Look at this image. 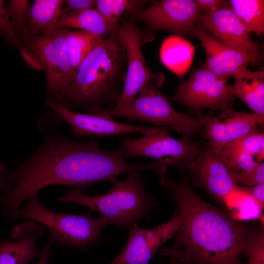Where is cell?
Instances as JSON below:
<instances>
[{
	"label": "cell",
	"mask_w": 264,
	"mask_h": 264,
	"mask_svg": "<svg viewBox=\"0 0 264 264\" xmlns=\"http://www.w3.org/2000/svg\"><path fill=\"white\" fill-rule=\"evenodd\" d=\"M200 14L195 0H162L127 11L123 16L142 22L149 33L165 30L183 38L192 37V29L198 24Z\"/></svg>",
	"instance_id": "11"
},
{
	"label": "cell",
	"mask_w": 264,
	"mask_h": 264,
	"mask_svg": "<svg viewBox=\"0 0 264 264\" xmlns=\"http://www.w3.org/2000/svg\"><path fill=\"white\" fill-rule=\"evenodd\" d=\"M66 47L72 69L76 71L85 58L102 39L90 33L65 28Z\"/></svg>",
	"instance_id": "24"
},
{
	"label": "cell",
	"mask_w": 264,
	"mask_h": 264,
	"mask_svg": "<svg viewBox=\"0 0 264 264\" xmlns=\"http://www.w3.org/2000/svg\"><path fill=\"white\" fill-rule=\"evenodd\" d=\"M107 193L94 196L84 194L80 188L66 192L58 200L64 203H74L99 212L108 221L119 229L130 228L140 220L148 218L157 205L155 199L146 192L141 172L132 171L126 179H116Z\"/></svg>",
	"instance_id": "4"
},
{
	"label": "cell",
	"mask_w": 264,
	"mask_h": 264,
	"mask_svg": "<svg viewBox=\"0 0 264 264\" xmlns=\"http://www.w3.org/2000/svg\"><path fill=\"white\" fill-rule=\"evenodd\" d=\"M159 182L170 193L180 218L174 243L161 251L172 264H243L253 230L207 203L184 175L178 181L161 176Z\"/></svg>",
	"instance_id": "2"
},
{
	"label": "cell",
	"mask_w": 264,
	"mask_h": 264,
	"mask_svg": "<svg viewBox=\"0 0 264 264\" xmlns=\"http://www.w3.org/2000/svg\"><path fill=\"white\" fill-rule=\"evenodd\" d=\"M118 36L126 51V71L119 100L109 109L112 111L129 106L147 84L154 83L161 86L164 80L161 74H156L150 69L145 60L141 48L142 33L135 21L128 19L119 22Z\"/></svg>",
	"instance_id": "10"
},
{
	"label": "cell",
	"mask_w": 264,
	"mask_h": 264,
	"mask_svg": "<svg viewBox=\"0 0 264 264\" xmlns=\"http://www.w3.org/2000/svg\"><path fill=\"white\" fill-rule=\"evenodd\" d=\"M230 6L246 28L257 36L264 33V0H230Z\"/></svg>",
	"instance_id": "25"
},
{
	"label": "cell",
	"mask_w": 264,
	"mask_h": 264,
	"mask_svg": "<svg viewBox=\"0 0 264 264\" xmlns=\"http://www.w3.org/2000/svg\"><path fill=\"white\" fill-rule=\"evenodd\" d=\"M179 223L176 210L170 220L153 228L133 223L124 248L110 264H148L160 246L175 236Z\"/></svg>",
	"instance_id": "14"
},
{
	"label": "cell",
	"mask_w": 264,
	"mask_h": 264,
	"mask_svg": "<svg viewBox=\"0 0 264 264\" xmlns=\"http://www.w3.org/2000/svg\"><path fill=\"white\" fill-rule=\"evenodd\" d=\"M53 243L48 242L40 249L39 259L37 264H47L48 257Z\"/></svg>",
	"instance_id": "34"
},
{
	"label": "cell",
	"mask_w": 264,
	"mask_h": 264,
	"mask_svg": "<svg viewBox=\"0 0 264 264\" xmlns=\"http://www.w3.org/2000/svg\"><path fill=\"white\" fill-rule=\"evenodd\" d=\"M202 127L204 139L217 151L225 145L264 125V114L240 112L232 109L217 116L197 114Z\"/></svg>",
	"instance_id": "12"
},
{
	"label": "cell",
	"mask_w": 264,
	"mask_h": 264,
	"mask_svg": "<svg viewBox=\"0 0 264 264\" xmlns=\"http://www.w3.org/2000/svg\"><path fill=\"white\" fill-rule=\"evenodd\" d=\"M195 46L183 37L174 35L162 44L161 57L165 65L178 76L190 68L195 54Z\"/></svg>",
	"instance_id": "22"
},
{
	"label": "cell",
	"mask_w": 264,
	"mask_h": 264,
	"mask_svg": "<svg viewBox=\"0 0 264 264\" xmlns=\"http://www.w3.org/2000/svg\"><path fill=\"white\" fill-rule=\"evenodd\" d=\"M260 227L253 231L246 245L244 255L246 264H264V221H260Z\"/></svg>",
	"instance_id": "29"
},
{
	"label": "cell",
	"mask_w": 264,
	"mask_h": 264,
	"mask_svg": "<svg viewBox=\"0 0 264 264\" xmlns=\"http://www.w3.org/2000/svg\"><path fill=\"white\" fill-rule=\"evenodd\" d=\"M96 3V0H65L62 8L61 16L74 11L95 9Z\"/></svg>",
	"instance_id": "31"
},
{
	"label": "cell",
	"mask_w": 264,
	"mask_h": 264,
	"mask_svg": "<svg viewBox=\"0 0 264 264\" xmlns=\"http://www.w3.org/2000/svg\"><path fill=\"white\" fill-rule=\"evenodd\" d=\"M44 104L69 126L77 138L112 136L132 133H139L143 135L151 133L157 127L128 125L116 122L110 116L76 112L63 106L54 99L45 98Z\"/></svg>",
	"instance_id": "13"
},
{
	"label": "cell",
	"mask_w": 264,
	"mask_h": 264,
	"mask_svg": "<svg viewBox=\"0 0 264 264\" xmlns=\"http://www.w3.org/2000/svg\"><path fill=\"white\" fill-rule=\"evenodd\" d=\"M44 141L33 154L17 167L0 162V207L8 218L28 198L51 184L76 188L111 182L123 174L147 171V163L125 161L121 149L104 151L98 141H73L42 120Z\"/></svg>",
	"instance_id": "1"
},
{
	"label": "cell",
	"mask_w": 264,
	"mask_h": 264,
	"mask_svg": "<svg viewBox=\"0 0 264 264\" xmlns=\"http://www.w3.org/2000/svg\"><path fill=\"white\" fill-rule=\"evenodd\" d=\"M195 1L201 12H212L230 7L229 0H195Z\"/></svg>",
	"instance_id": "32"
},
{
	"label": "cell",
	"mask_w": 264,
	"mask_h": 264,
	"mask_svg": "<svg viewBox=\"0 0 264 264\" xmlns=\"http://www.w3.org/2000/svg\"><path fill=\"white\" fill-rule=\"evenodd\" d=\"M227 81L201 66L192 70L189 78L181 82L169 99L197 115L205 109L228 110L232 109L235 97Z\"/></svg>",
	"instance_id": "9"
},
{
	"label": "cell",
	"mask_w": 264,
	"mask_h": 264,
	"mask_svg": "<svg viewBox=\"0 0 264 264\" xmlns=\"http://www.w3.org/2000/svg\"><path fill=\"white\" fill-rule=\"evenodd\" d=\"M44 227L35 221L14 226L11 232L12 241L0 244V264H27L39 256L40 250L36 243L44 234Z\"/></svg>",
	"instance_id": "18"
},
{
	"label": "cell",
	"mask_w": 264,
	"mask_h": 264,
	"mask_svg": "<svg viewBox=\"0 0 264 264\" xmlns=\"http://www.w3.org/2000/svg\"><path fill=\"white\" fill-rule=\"evenodd\" d=\"M55 27L75 28L102 39L108 37L113 30L96 9L76 10L62 15L56 22Z\"/></svg>",
	"instance_id": "20"
},
{
	"label": "cell",
	"mask_w": 264,
	"mask_h": 264,
	"mask_svg": "<svg viewBox=\"0 0 264 264\" xmlns=\"http://www.w3.org/2000/svg\"><path fill=\"white\" fill-rule=\"evenodd\" d=\"M187 170L192 184L204 189L222 203L237 186L222 160L207 143H202Z\"/></svg>",
	"instance_id": "15"
},
{
	"label": "cell",
	"mask_w": 264,
	"mask_h": 264,
	"mask_svg": "<svg viewBox=\"0 0 264 264\" xmlns=\"http://www.w3.org/2000/svg\"><path fill=\"white\" fill-rule=\"evenodd\" d=\"M0 35L9 46H14L20 51L23 60L32 69H42L41 65L35 56L21 42L7 14L4 1L0 0Z\"/></svg>",
	"instance_id": "27"
},
{
	"label": "cell",
	"mask_w": 264,
	"mask_h": 264,
	"mask_svg": "<svg viewBox=\"0 0 264 264\" xmlns=\"http://www.w3.org/2000/svg\"><path fill=\"white\" fill-rule=\"evenodd\" d=\"M247 191L263 207L264 205V184L241 186Z\"/></svg>",
	"instance_id": "33"
},
{
	"label": "cell",
	"mask_w": 264,
	"mask_h": 264,
	"mask_svg": "<svg viewBox=\"0 0 264 264\" xmlns=\"http://www.w3.org/2000/svg\"><path fill=\"white\" fill-rule=\"evenodd\" d=\"M230 85L235 97L243 101L254 113L264 114V71H252L247 67L238 70Z\"/></svg>",
	"instance_id": "19"
},
{
	"label": "cell",
	"mask_w": 264,
	"mask_h": 264,
	"mask_svg": "<svg viewBox=\"0 0 264 264\" xmlns=\"http://www.w3.org/2000/svg\"><path fill=\"white\" fill-rule=\"evenodd\" d=\"M227 212L235 220L241 221L260 219L264 207L247 191L237 185L222 201Z\"/></svg>",
	"instance_id": "23"
},
{
	"label": "cell",
	"mask_w": 264,
	"mask_h": 264,
	"mask_svg": "<svg viewBox=\"0 0 264 264\" xmlns=\"http://www.w3.org/2000/svg\"><path fill=\"white\" fill-rule=\"evenodd\" d=\"M160 87L154 83L148 84L127 107L115 111L105 109L99 114L124 117L132 122L140 121L155 126L171 127L181 134V137L192 139L196 133L202 131L199 120L176 110L161 91Z\"/></svg>",
	"instance_id": "6"
},
{
	"label": "cell",
	"mask_w": 264,
	"mask_h": 264,
	"mask_svg": "<svg viewBox=\"0 0 264 264\" xmlns=\"http://www.w3.org/2000/svg\"><path fill=\"white\" fill-rule=\"evenodd\" d=\"M8 218L14 221L26 219L40 222L49 230L48 242L64 247H76L85 251L103 240L104 228L109 225L102 216L92 218L55 212L44 205L35 193Z\"/></svg>",
	"instance_id": "5"
},
{
	"label": "cell",
	"mask_w": 264,
	"mask_h": 264,
	"mask_svg": "<svg viewBox=\"0 0 264 264\" xmlns=\"http://www.w3.org/2000/svg\"><path fill=\"white\" fill-rule=\"evenodd\" d=\"M18 38L35 56L44 71L47 85L45 98H54L70 86L76 73L69 61L65 28L55 27L42 35L29 33Z\"/></svg>",
	"instance_id": "8"
},
{
	"label": "cell",
	"mask_w": 264,
	"mask_h": 264,
	"mask_svg": "<svg viewBox=\"0 0 264 264\" xmlns=\"http://www.w3.org/2000/svg\"><path fill=\"white\" fill-rule=\"evenodd\" d=\"M150 0H96L95 9L112 29L117 27L121 17L127 11L147 6Z\"/></svg>",
	"instance_id": "26"
},
{
	"label": "cell",
	"mask_w": 264,
	"mask_h": 264,
	"mask_svg": "<svg viewBox=\"0 0 264 264\" xmlns=\"http://www.w3.org/2000/svg\"><path fill=\"white\" fill-rule=\"evenodd\" d=\"M229 171V170H228ZM230 176L236 185L251 186L264 184V163H259L251 171L240 172L229 171Z\"/></svg>",
	"instance_id": "30"
},
{
	"label": "cell",
	"mask_w": 264,
	"mask_h": 264,
	"mask_svg": "<svg viewBox=\"0 0 264 264\" xmlns=\"http://www.w3.org/2000/svg\"><path fill=\"white\" fill-rule=\"evenodd\" d=\"M119 23L101 39L79 66L73 82L54 98L63 106L99 114L118 102L126 71V53L118 36Z\"/></svg>",
	"instance_id": "3"
},
{
	"label": "cell",
	"mask_w": 264,
	"mask_h": 264,
	"mask_svg": "<svg viewBox=\"0 0 264 264\" xmlns=\"http://www.w3.org/2000/svg\"><path fill=\"white\" fill-rule=\"evenodd\" d=\"M198 24L220 42L245 54L262 58L259 43L252 39L231 7L201 12Z\"/></svg>",
	"instance_id": "16"
},
{
	"label": "cell",
	"mask_w": 264,
	"mask_h": 264,
	"mask_svg": "<svg viewBox=\"0 0 264 264\" xmlns=\"http://www.w3.org/2000/svg\"><path fill=\"white\" fill-rule=\"evenodd\" d=\"M64 0H34L28 11V27L33 35L43 34L55 27Z\"/></svg>",
	"instance_id": "21"
},
{
	"label": "cell",
	"mask_w": 264,
	"mask_h": 264,
	"mask_svg": "<svg viewBox=\"0 0 264 264\" xmlns=\"http://www.w3.org/2000/svg\"><path fill=\"white\" fill-rule=\"evenodd\" d=\"M28 8L27 0H10L5 6L7 14L18 37L30 33L28 27Z\"/></svg>",
	"instance_id": "28"
},
{
	"label": "cell",
	"mask_w": 264,
	"mask_h": 264,
	"mask_svg": "<svg viewBox=\"0 0 264 264\" xmlns=\"http://www.w3.org/2000/svg\"><path fill=\"white\" fill-rule=\"evenodd\" d=\"M175 131L171 127H158L150 134L137 138L122 135L120 148L124 158L146 156L155 160L167 171L176 168L179 174L184 172L199 152L203 140L195 141L181 137L176 139L169 132Z\"/></svg>",
	"instance_id": "7"
},
{
	"label": "cell",
	"mask_w": 264,
	"mask_h": 264,
	"mask_svg": "<svg viewBox=\"0 0 264 264\" xmlns=\"http://www.w3.org/2000/svg\"><path fill=\"white\" fill-rule=\"evenodd\" d=\"M191 34L200 41L205 53L202 66L220 77L228 79L240 69L259 65L262 61L225 45L198 24L192 28Z\"/></svg>",
	"instance_id": "17"
}]
</instances>
